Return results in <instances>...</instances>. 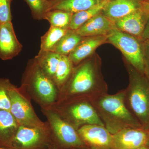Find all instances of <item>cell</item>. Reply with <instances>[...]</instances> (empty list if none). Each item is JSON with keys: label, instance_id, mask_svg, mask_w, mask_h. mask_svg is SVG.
Masks as SVG:
<instances>
[{"label": "cell", "instance_id": "44dd1931", "mask_svg": "<svg viewBox=\"0 0 149 149\" xmlns=\"http://www.w3.org/2000/svg\"><path fill=\"white\" fill-rule=\"evenodd\" d=\"M74 66L68 56L61 55L53 81L59 91H61L68 81Z\"/></svg>", "mask_w": 149, "mask_h": 149}, {"label": "cell", "instance_id": "9a60e30c", "mask_svg": "<svg viewBox=\"0 0 149 149\" xmlns=\"http://www.w3.org/2000/svg\"><path fill=\"white\" fill-rule=\"evenodd\" d=\"M147 18L138 10L113 22L116 29L132 36L142 37Z\"/></svg>", "mask_w": 149, "mask_h": 149}, {"label": "cell", "instance_id": "484cf974", "mask_svg": "<svg viewBox=\"0 0 149 149\" xmlns=\"http://www.w3.org/2000/svg\"><path fill=\"white\" fill-rule=\"evenodd\" d=\"M13 85L8 79L0 78V109L10 110L9 91Z\"/></svg>", "mask_w": 149, "mask_h": 149}, {"label": "cell", "instance_id": "ffe728a7", "mask_svg": "<svg viewBox=\"0 0 149 149\" xmlns=\"http://www.w3.org/2000/svg\"><path fill=\"white\" fill-rule=\"evenodd\" d=\"M109 1L108 0H104L100 2L91 8L73 13L70 23L69 29L77 30L86 22L100 14Z\"/></svg>", "mask_w": 149, "mask_h": 149}, {"label": "cell", "instance_id": "7402d4cb", "mask_svg": "<svg viewBox=\"0 0 149 149\" xmlns=\"http://www.w3.org/2000/svg\"><path fill=\"white\" fill-rule=\"evenodd\" d=\"M83 37L76 33L74 30L70 29L57 44L52 52L61 55L68 56L83 40Z\"/></svg>", "mask_w": 149, "mask_h": 149}, {"label": "cell", "instance_id": "d4e9b609", "mask_svg": "<svg viewBox=\"0 0 149 149\" xmlns=\"http://www.w3.org/2000/svg\"><path fill=\"white\" fill-rule=\"evenodd\" d=\"M31 10L32 16L35 19L41 20L47 12L50 10L49 0H24Z\"/></svg>", "mask_w": 149, "mask_h": 149}, {"label": "cell", "instance_id": "ba28073f", "mask_svg": "<svg viewBox=\"0 0 149 149\" xmlns=\"http://www.w3.org/2000/svg\"><path fill=\"white\" fill-rule=\"evenodd\" d=\"M107 35V40L121 51L131 66L145 74L143 52L137 39L116 28L112 29Z\"/></svg>", "mask_w": 149, "mask_h": 149}, {"label": "cell", "instance_id": "4dcf8cb0", "mask_svg": "<svg viewBox=\"0 0 149 149\" xmlns=\"http://www.w3.org/2000/svg\"><path fill=\"white\" fill-rule=\"evenodd\" d=\"M145 8L149 12V2L146 3H145Z\"/></svg>", "mask_w": 149, "mask_h": 149}, {"label": "cell", "instance_id": "52a82bcc", "mask_svg": "<svg viewBox=\"0 0 149 149\" xmlns=\"http://www.w3.org/2000/svg\"><path fill=\"white\" fill-rule=\"evenodd\" d=\"M10 111L19 125L30 127L47 128V122H43L37 116L31 104V99L21 87L14 85L10 90Z\"/></svg>", "mask_w": 149, "mask_h": 149}, {"label": "cell", "instance_id": "cb8c5ba5", "mask_svg": "<svg viewBox=\"0 0 149 149\" xmlns=\"http://www.w3.org/2000/svg\"><path fill=\"white\" fill-rule=\"evenodd\" d=\"M73 13L65 11L53 10L47 12L43 19L48 20L51 26L69 29V25Z\"/></svg>", "mask_w": 149, "mask_h": 149}, {"label": "cell", "instance_id": "9c48e42d", "mask_svg": "<svg viewBox=\"0 0 149 149\" xmlns=\"http://www.w3.org/2000/svg\"><path fill=\"white\" fill-rule=\"evenodd\" d=\"M52 145L49 126L38 128L19 125L8 148L47 149Z\"/></svg>", "mask_w": 149, "mask_h": 149}, {"label": "cell", "instance_id": "6da1fadb", "mask_svg": "<svg viewBox=\"0 0 149 149\" xmlns=\"http://www.w3.org/2000/svg\"><path fill=\"white\" fill-rule=\"evenodd\" d=\"M98 70L97 65L91 61L74 66L68 81L59 93L58 100L83 98L91 101L108 93Z\"/></svg>", "mask_w": 149, "mask_h": 149}, {"label": "cell", "instance_id": "83f0119b", "mask_svg": "<svg viewBox=\"0 0 149 149\" xmlns=\"http://www.w3.org/2000/svg\"><path fill=\"white\" fill-rule=\"evenodd\" d=\"M145 64V73L149 79V41L146 40L145 45V49L143 50Z\"/></svg>", "mask_w": 149, "mask_h": 149}, {"label": "cell", "instance_id": "e0dca14e", "mask_svg": "<svg viewBox=\"0 0 149 149\" xmlns=\"http://www.w3.org/2000/svg\"><path fill=\"white\" fill-rule=\"evenodd\" d=\"M19 125L9 111L0 109V147L8 148Z\"/></svg>", "mask_w": 149, "mask_h": 149}, {"label": "cell", "instance_id": "d6a6232c", "mask_svg": "<svg viewBox=\"0 0 149 149\" xmlns=\"http://www.w3.org/2000/svg\"><path fill=\"white\" fill-rule=\"evenodd\" d=\"M0 149H9L6 148H3V147H0Z\"/></svg>", "mask_w": 149, "mask_h": 149}, {"label": "cell", "instance_id": "4fadbf2b", "mask_svg": "<svg viewBox=\"0 0 149 149\" xmlns=\"http://www.w3.org/2000/svg\"><path fill=\"white\" fill-rule=\"evenodd\" d=\"M115 28L113 21L105 15L99 14L74 31L82 37H87L107 35Z\"/></svg>", "mask_w": 149, "mask_h": 149}, {"label": "cell", "instance_id": "3957f363", "mask_svg": "<svg viewBox=\"0 0 149 149\" xmlns=\"http://www.w3.org/2000/svg\"><path fill=\"white\" fill-rule=\"evenodd\" d=\"M20 87L41 109L49 108L58 100V89L53 81L43 73L35 58L27 63Z\"/></svg>", "mask_w": 149, "mask_h": 149}, {"label": "cell", "instance_id": "f1b7e54d", "mask_svg": "<svg viewBox=\"0 0 149 149\" xmlns=\"http://www.w3.org/2000/svg\"><path fill=\"white\" fill-rule=\"evenodd\" d=\"M142 38L146 41H149V14L147 16L146 22L144 27Z\"/></svg>", "mask_w": 149, "mask_h": 149}, {"label": "cell", "instance_id": "836d02e7", "mask_svg": "<svg viewBox=\"0 0 149 149\" xmlns=\"http://www.w3.org/2000/svg\"></svg>", "mask_w": 149, "mask_h": 149}, {"label": "cell", "instance_id": "8992f818", "mask_svg": "<svg viewBox=\"0 0 149 149\" xmlns=\"http://www.w3.org/2000/svg\"><path fill=\"white\" fill-rule=\"evenodd\" d=\"M47 120L52 145L57 149H89L77 130L49 109H41Z\"/></svg>", "mask_w": 149, "mask_h": 149}, {"label": "cell", "instance_id": "d6986e66", "mask_svg": "<svg viewBox=\"0 0 149 149\" xmlns=\"http://www.w3.org/2000/svg\"><path fill=\"white\" fill-rule=\"evenodd\" d=\"M61 55L52 52L40 50L35 59L41 70L47 77L53 81L60 59Z\"/></svg>", "mask_w": 149, "mask_h": 149}, {"label": "cell", "instance_id": "4316f807", "mask_svg": "<svg viewBox=\"0 0 149 149\" xmlns=\"http://www.w3.org/2000/svg\"><path fill=\"white\" fill-rule=\"evenodd\" d=\"M13 0H0V24L11 22L10 4Z\"/></svg>", "mask_w": 149, "mask_h": 149}, {"label": "cell", "instance_id": "1f68e13d", "mask_svg": "<svg viewBox=\"0 0 149 149\" xmlns=\"http://www.w3.org/2000/svg\"><path fill=\"white\" fill-rule=\"evenodd\" d=\"M47 149H57L56 148V147L54 146V145H52L50 147H49Z\"/></svg>", "mask_w": 149, "mask_h": 149}, {"label": "cell", "instance_id": "277c9868", "mask_svg": "<svg viewBox=\"0 0 149 149\" xmlns=\"http://www.w3.org/2000/svg\"><path fill=\"white\" fill-rule=\"evenodd\" d=\"M129 83L124 90L126 106L143 128L149 129V79L133 67L128 68Z\"/></svg>", "mask_w": 149, "mask_h": 149}, {"label": "cell", "instance_id": "8fae6325", "mask_svg": "<svg viewBox=\"0 0 149 149\" xmlns=\"http://www.w3.org/2000/svg\"><path fill=\"white\" fill-rule=\"evenodd\" d=\"M149 143V129L126 128L113 135L112 149H136Z\"/></svg>", "mask_w": 149, "mask_h": 149}, {"label": "cell", "instance_id": "5bb4252c", "mask_svg": "<svg viewBox=\"0 0 149 149\" xmlns=\"http://www.w3.org/2000/svg\"><path fill=\"white\" fill-rule=\"evenodd\" d=\"M107 38L108 35L83 37L68 56L74 66L79 65L92 54L98 47L107 40Z\"/></svg>", "mask_w": 149, "mask_h": 149}, {"label": "cell", "instance_id": "2e32d148", "mask_svg": "<svg viewBox=\"0 0 149 149\" xmlns=\"http://www.w3.org/2000/svg\"><path fill=\"white\" fill-rule=\"evenodd\" d=\"M137 3L133 0H113L103 9L104 15L114 21L138 10Z\"/></svg>", "mask_w": 149, "mask_h": 149}, {"label": "cell", "instance_id": "603a6c76", "mask_svg": "<svg viewBox=\"0 0 149 149\" xmlns=\"http://www.w3.org/2000/svg\"><path fill=\"white\" fill-rule=\"evenodd\" d=\"M68 28L51 26L47 32L41 37L40 50L52 51L58 43L69 31Z\"/></svg>", "mask_w": 149, "mask_h": 149}, {"label": "cell", "instance_id": "5b68a950", "mask_svg": "<svg viewBox=\"0 0 149 149\" xmlns=\"http://www.w3.org/2000/svg\"><path fill=\"white\" fill-rule=\"evenodd\" d=\"M77 130L83 125H104L91 101L73 98L57 101L49 108Z\"/></svg>", "mask_w": 149, "mask_h": 149}, {"label": "cell", "instance_id": "7a4b0ae2", "mask_svg": "<svg viewBox=\"0 0 149 149\" xmlns=\"http://www.w3.org/2000/svg\"><path fill=\"white\" fill-rule=\"evenodd\" d=\"M104 123L112 135L128 128H143L126 106L124 91L109 95L108 93L90 101Z\"/></svg>", "mask_w": 149, "mask_h": 149}, {"label": "cell", "instance_id": "30bf717a", "mask_svg": "<svg viewBox=\"0 0 149 149\" xmlns=\"http://www.w3.org/2000/svg\"><path fill=\"white\" fill-rule=\"evenodd\" d=\"M77 132L89 149H112L113 135L103 125H85Z\"/></svg>", "mask_w": 149, "mask_h": 149}, {"label": "cell", "instance_id": "f546056e", "mask_svg": "<svg viewBox=\"0 0 149 149\" xmlns=\"http://www.w3.org/2000/svg\"><path fill=\"white\" fill-rule=\"evenodd\" d=\"M136 149H149V144L146 145V146H143L140 147V148H138Z\"/></svg>", "mask_w": 149, "mask_h": 149}, {"label": "cell", "instance_id": "ac0fdd59", "mask_svg": "<svg viewBox=\"0 0 149 149\" xmlns=\"http://www.w3.org/2000/svg\"><path fill=\"white\" fill-rule=\"evenodd\" d=\"M50 10H59L72 13L91 8L100 2L99 0H49Z\"/></svg>", "mask_w": 149, "mask_h": 149}, {"label": "cell", "instance_id": "7c38bea8", "mask_svg": "<svg viewBox=\"0 0 149 149\" xmlns=\"http://www.w3.org/2000/svg\"><path fill=\"white\" fill-rule=\"evenodd\" d=\"M22 48L12 22L0 24V59L3 61L12 59L18 55Z\"/></svg>", "mask_w": 149, "mask_h": 149}]
</instances>
